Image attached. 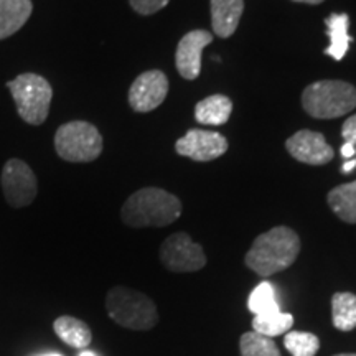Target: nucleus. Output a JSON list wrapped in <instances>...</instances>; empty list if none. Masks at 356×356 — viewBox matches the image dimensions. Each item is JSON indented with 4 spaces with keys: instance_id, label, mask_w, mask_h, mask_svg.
Instances as JSON below:
<instances>
[{
    "instance_id": "c756f323",
    "label": "nucleus",
    "mask_w": 356,
    "mask_h": 356,
    "mask_svg": "<svg viewBox=\"0 0 356 356\" xmlns=\"http://www.w3.org/2000/svg\"><path fill=\"white\" fill-rule=\"evenodd\" d=\"M335 356H356V353H341V355H335Z\"/></svg>"
},
{
    "instance_id": "9d476101",
    "label": "nucleus",
    "mask_w": 356,
    "mask_h": 356,
    "mask_svg": "<svg viewBox=\"0 0 356 356\" xmlns=\"http://www.w3.org/2000/svg\"><path fill=\"white\" fill-rule=\"evenodd\" d=\"M175 150L181 157H188L197 162H210L226 154L228 140L220 132L191 129L177 140Z\"/></svg>"
},
{
    "instance_id": "4be33fe9",
    "label": "nucleus",
    "mask_w": 356,
    "mask_h": 356,
    "mask_svg": "<svg viewBox=\"0 0 356 356\" xmlns=\"http://www.w3.org/2000/svg\"><path fill=\"white\" fill-rule=\"evenodd\" d=\"M248 309L254 315H264L270 314V312L280 310L273 284L267 282V280L261 282L259 286L251 292V296H249Z\"/></svg>"
},
{
    "instance_id": "f257e3e1",
    "label": "nucleus",
    "mask_w": 356,
    "mask_h": 356,
    "mask_svg": "<svg viewBox=\"0 0 356 356\" xmlns=\"http://www.w3.org/2000/svg\"><path fill=\"white\" fill-rule=\"evenodd\" d=\"M300 252V239L287 226H277L257 236L244 262L257 275L269 277L282 273L296 262Z\"/></svg>"
},
{
    "instance_id": "f03ea898",
    "label": "nucleus",
    "mask_w": 356,
    "mask_h": 356,
    "mask_svg": "<svg viewBox=\"0 0 356 356\" xmlns=\"http://www.w3.org/2000/svg\"><path fill=\"white\" fill-rule=\"evenodd\" d=\"M181 215V202L162 188L137 190L122 204L121 218L131 228H163Z\"/></svg>"
},
{
    "instance_id": "1a4fd4ad",
    "label": "nucleus",
    "mask_w": 356,
    "mask_h": 356,
    "mask_svg": "<svg viewBox=\"0 0 356 356\" xmlns=\"http://www.w3.org/2000/svg\"><path fill=\"white\" fill-rule=\"evenodd\" d=\"M168 78L159 70L139 74L129 89V104L136 113H150L157 109L168 95Z\"/></svg>"
},
{
    "instance_id": "c85d7f7f",
    "label": "nucleus",
    "mask_w": 356,
    "mask_h": 356,
    "mask_svg": "<svg viewBox=\"0 0 356 356\" xmlns=\"http://www.w3.org/2000/svg\"><path fill=\"white\" fill-rule=\"evenodd\" d=\"M79 356H96V355L92 353V351H86V350H83L81 353H79Z\"/></svg>"
},
{
    "instance_id": "6e6552de",
    "label": "nucleus",
    "mask_w": 356,
    "mask_h": 356,
    "mask_svg": "<svg viewBox=\"0 0 356 356\" xmlns=\"http://www.w3.org/2000/svg\"><path fill=\"white\" fill-rule=\"evenodd\" d=\"M160 261L172 273H195L207 266L203 248L186 233H175L163 241Z\"/></svg>"
},
{
    "instance_id": "20e7f679",
    "label": "nucleus",
    "mask_w": 356,
    "mask_h": 356,
    "mask_svg": "<svg viewBox=\"0 0 356 356\" xmlns=\"http://www.w3.org/2000/svg\"><path fill=\"white\" fill-rule=\"evenodd\" d=\"M106 310L115 323L129 330H150L159 322V312L152 299L124 286H115L108 292Z\"/></svg>"
},
{
    "instance_id": "a211bd4d",
    "label": "nucleus",
    "mask_w": 356,
    "mask_h": 356,
    "mask_svg": "<svg viewBox=\"0 0 356 356\" xmlns=\"http://www.w3.org/2000/svg\"><path fill=\"white\" fill-rule=\"evenodd\" d=\"M328 204L341 221L356 225V180L335 186L328 193Z\"/></svg>"
},
{
    "instance_id": "ddd939ff",
    "label": "nucleus",
    "mask_w": 356,
    "mask_h": 356,
    "mask_svg": "<svg viewBox=\"0 0 356 356\" xmlns=\"http://www.w3.org/2000/svg\"><path fill=\"white\" fill-rule=\"evenodd\" d=\"M213 32L220 38H229L238 29L244 12V0H210Z\"/></svg>"
},
{
    "instance_id": "f3484780",
    "label": "nucleus",
    "mask_w": 356,
    "mask_h": 356,
    "mask_svg": "<svg viewBox=\"0 0 356 356\" xmlns=\"http://www.w3.org/2000/svg\"><path fill=\"white\" fill-rule=\"evenodd\" d=\"M53 328H55V333L60 337V340L73 346V348L84 350L92 340L91 328L88 327V323H84L79 318L70 317V315L58 317L53 323Z\"/></svg>"
},
{
    "instance_id": "412c9836",
    "label": "nucleus",
    "mask_w": 356,
    "mask_h": 356,
    "mask_svg": "<svg viewBox=\"0 0 356 356\" xmlns=\"http://www.w3.org/2000/svg\"><path fill=\"white\" fill-rule=\"evenodd\" d=\"M241 356H280V351L273 338L259 335L256 332L244 333L239 340Z\"/></svg>"
},
{
    "instance_id": "393cba45",
    "label": "nucleus",
    "mask_w": 356,
    "mask_h": 356,
    "mask_svg": "<svg viewBox=\"0 0 356 356\" xmlns=\"http://www.w3.org/2000/svg\"><path fill=\"white\" fill-rule=\"evenodd\" d=\"M341 136H343L345 142L356 145V114L350 115V118L346 119L343 129H341Z\"/></svg>"
},
{
    "instance_id": "dca6fc26",
    "label": "nucleus",
    "mask_w": 356,
    "mask_h": 356,
    "mask_svg": "<svg viewBox=\"0 0 356 356\" xmlns=\"http://www.w3.org/2000/svg\"><path fill=\"white\" fill-rule=\"evenodd\" d=\"M233 102L225 95H213L200 101L195 108V119L203 126H222L229 121Z\"/></svg>"
},
{
    "instance_id": "4468645a",
    "label": "nucleus",
    "mask_w": 356,
    "mask_h": 356,
    "mask_svg": "<svg viewBox=\"0 0 356 356\" xmlns=\"http://www.w3.org/2000/svg\"><path fill=\"white\" fill-rule=\"evenodd\" d=\"M327 35L330 38V44L325 48V55L333 58L335 61H341L348 53L350 43L353 38L350 37V17L346 13H332L325 19Z\"/></svg>"
},
{
    "instance_id": "b1692460",
    "label": "nucleus",
    "mask_w": 356,
    "mask_h": 356,
    "mask_svg": "<svg viewBox=\"0 0 356 356\" xmlns=\"http://www.w3.org/2000/svg\"><path fill=\"white\" fill-rule=\"evenodd\" d=\"M170 0H129L131 7L140 15H152L162 10L163 7H167V3Z\"/></svg>"
},
{
    "instance_id": "7c9ffc66",
    "label": "nucleus",
    "mask_w": 356,
    "mask_h": 356,
    "mask_svg": "<svg viewBox=\"0 0 356 356\" xmlns=\"http://www.w3.org/2000/svg\"><path fill=\"white\" fill-rule=\"evenodd\" d=\"M43 356H61L60 353H48V355H43Z\"/></svg>"
},
{
    "instance_id": "0eeeda50",
    "label": "nucleus",
    "mask_w": 356,
    "mask_h": 356,
    "mask_svg": "<svg viewBox=\"0 0 356 356\" xmlns=\"http://www.w3.org/2000/svg\"><path fill=\"white\" fill-rule=\"evenodd\" d=\"M3 197L12 208H24L33 203L38 193L37 177L32 168L19 159H10L0 175Z\"/></svg>"
},
{
    "instance_id": "9b49d317",
    "label": "nucleus",
    "mask_w": 356,
    "mask_h": 356,
    "mask_svg": "<svg viewBox=\"0 0 356 356\" xmlns=\"http://www.w3.org/2000/svg\"><path fill=\"white\" fill-rule=\"evenodd\" d=\"M287 152L307 165H325L333 159V149L320 132L299 131L286 142Z\"/></svg>"
},
{
    "instance_id": "cd10ccee",
    "label": "nucleus",
    "mask_w": 356,
    "mask_h": 356,
    "mask_svg": "<svg viewBox=\"0 0 356 356\" xmlns=\"http://www.w3.org/2000/svg\"><path fill=\"white\" fill-rule=\"evenodd\" d=\"M293 2H300V3H310V6H317V3H322L325 0H293Z\"/></svg>"
},
{
    "instance_id": "5701e85b",
    "label": "nucleus",
    "mask_w": 356,
    "mask_h": 356,
    "mask_svg": "<svg viewBox=\"0 0 356 356\" xmlns=\"http://www.w3.org/2000/svg\"><path fill=\"white\" fill-rule=\"evenodd\" d=\"M284 345L292 356H315L320 350L318 337L309 332H289Z\"/></svg>"
},
{
    "instance_id": "a878e982",
    "label": "nucleus",
    "mask_w": 356,
    "mask_h": 356,
    "mask_svg": "<svg viewBox=\"0 0 356 356\" xmlns=\"http://www.w3.org/2000/svg\"><path fill=\"white\" fill-rule=\"evenodd\" d=\"M341 157L350 160V159H355V154H356V145L353 144H348V142H345L343 145H341Z\"/></svg>"
},
{
    "instance_id": "6ab92c4d",
    "label": "nucleus",
    "mask_w": 356,
    "mask_h": 356,
    "mask_svg": "<svg viewBox=\"0 0 356 356\" xmlns=\"http://www.w3.org/2000/svg\"><path fill=\"white\" fill-rule=\"evenodd\" d=\"M332 322L340 332L356 328V296L351 292H337L332 297Z\"/></svg>"
},
{
    "instance_id": "2eb2a0df",
    "label": "nucleus",
    "mask_w": 356,
    "mask_h": 356,
    "mask_svg": "<svg viewBox=\"0 0 356 356\" xmlns=\"http://www.w3.org/2000/svg\"><path fill=\"white\" fill-rule=\"evenodd\" d=\"M32 10V0H0V40L19 32L30 19Z\"/></svg>"
},
{
    "instance_id": "bb28decb",
    "label": "nucleus",
    "mask_w": 356,
    "mask_h": 356,
    "mask_svg": "<svg viewBox=\"0 0 356 356\" xmlns=\"http://www.w3.org/2000/svg\"><path fill=\"white\" fill-rule=\"evenodd\" d=\"M355 167H356V159H350L343 163V167H341V172L350 173V172L355 170Z\"/></svg>"
},
{
    "instance_id": "f8f14e48",
    "label": "nucleus",
    "mask_w": 356,
    "mask_h": 356,
    "mask_svg": "<svg viewBox=\"0 0 356 356\" xmlns=\"http://www.w3.org/2000/svg\"><path fill=\"white\" fill-rule=\"evenodd\" d=\"M213 42V33L207 30H193L184 35L177 48L175 65L178 73L185 79H197L202 71L203 48Z\"/></svg>"
},
{
    "instance_id": "7ed1b4c3",
    "label": "nucleus",
    "mask_w": 356,
    "mask_h": 356,
    "mask_svg": "<svg viewBox=\"0 0 356 356\" xmlns=\"http://www.w3.org/2000/svg\"><path fill=\"white\" fill-rule=\"evenodd\" d=\"M302 108L315 119L341 118L356 108V88L338 79L312 83L302 92Z\"/></svg>"
},
{
    "instance_id": "423d86ee",
    "label": "nucleus",
    "mask_w": 356,
    "mask_h": 356,
    "mask_svg": "<svg viewBox=\"0 0 356 356\" xmlns=\"http://www.w3.org/2000/svg\"><path fill=\"white\" fill-rule=\"evenodd\" d=\"M55 149L66 162H92L102 152V136L92 124L71 121L58 127Z\"/></svg>"
},
{
    "instance_id": "39448f33",
    "label": "nucleus",
    "mask_w": 356,
    "mask_h": 356,
    "mask_svg": "<svg viewBox=\"0 0 356 356\" xmlns=\"http://www.w3.org/2000/svg\"><path fill=\"white\" fill-rule=\"evenodd\" d=\"M7 88L15 101L19 115L30 126H42L47 121L53 99V88L48 79L35 73L19 74Z\"/></svg>"
},
{
    "instance_id": "aec40b11",
    "label": "nucleus",
    "mask_w": 356,
    "mask_h": 356,
    "mask_svg": "<svg viewBox=\"0 0 356 356\" xmlns=\"http://www.w3.org/2000/svg\"><path fill=\"white\" fill-rule=\"evenodd\" d=\"M293 327V315L287 312H270L264 315H254L252 318V328L259 335L274 338L282 335Z\"/></svg>"
}]
</instances>
